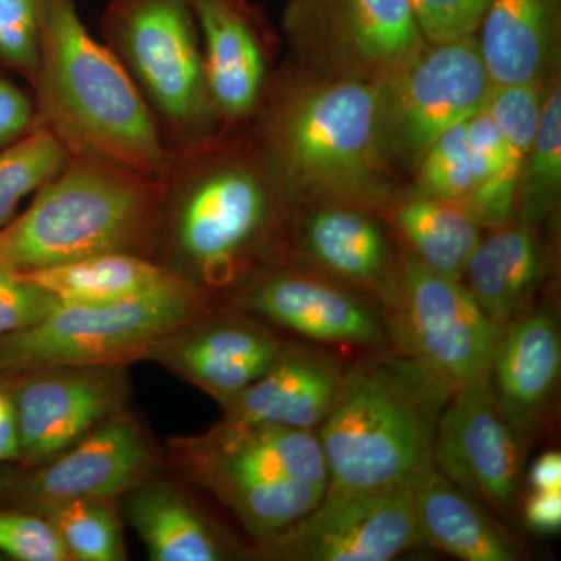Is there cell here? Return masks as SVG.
<instances>
[{
    "instance_id": "1",
    "label": "cell",
    "mask_w": 561,
    "mask_h": 561,
    "mask_svg": "<svg viewBox=\"0 0 561 561\" xmlns=\"http://www.w3.org/2000/svg\"><path fill=\"white\" fill-rule=\"evenodd\" d=\"M36 125L69 154L162 180L172 151L135 80L81 21L76 0H39Z\"/></svg>"
},
{
    "instance_id": "2",
    "label": "cell",
    "mask_w": 561,
    "mask_h": 561,
    "mask_svg": "<svg viewBox=\"0 0 561 561\" xmlns=\"http://www.w3.org/2000/svg\"><path fill=\"white\" fill-rule=\"evenodd\" d=\"M261 150L287 201L381 206L391 190L381 84L345 77L279 92Z\"/></svg>"
},
{
    "instance_id": "3",
    "label": "cell",
    "mask_w": 561,
    "mask_h": 561,
    "mask_svg": "<svg viewBox=\"0 0 561 561\" xmlns=\"http://www.w3.org/2000/svg\"><path fill=\"white\" fill-rule=\"evenodd\" d=\"M262 158L257 168L224 157L209 139L172 151L153 260L206 297L241 283L271 231L275 195L283 190Z\"/></svg>"
},
{
    "instance_id": "4",
    "label": "cell",
    "mask_w": 561,
    "mask_h": 561,
    "mask_svg": "<svg viewBox=\"0 0 561 561\" xmlns=\"http://www.w3.org/2000/svg\"><path fill=\"white\" fill-rule=\"evenodd\" d=\"M162 201V180L101 158L69 154L28 208L0 230V271H43L103 253L153 260Z\"/></svg>"
},
{
    "instance_id": "5",
    "label": "cell",
    "mask_w": 561,
    "mask_h": 561,
    "mask_svg": "<svg viewBox=\"0 0 561 561\" xmlns=\"http://www.w3.org/2000/svg\"><path fill=\"white\" fill-rule=\"evenodd\" d=\"M451 391L408 357L346 370L337 400L317 430L330 485H404L432 467L435 431Z\"/></svg>"
},
{
    "instance_id": "6",
    "label": "cell",
    "mask_w": 561,
    "mask_h": 561,
    "mask_svg": "<svg viewBox=\"0 0 561 561\" xmlns=\"http://www.w3.org/2000/svg\"><path fill=\"white\" fill-rule=\"evenodd\" d=\"M206 295L184 279L111 302H60L44 319L0 337V382L72 365L128 364L205 312Z\"/></svg>"
},
{
    "instance_id": "7",
    "label": "cell",
    "mask_w": 561,
    "mask_h": 561,
    "mask_svg": "<svg viewBox=\"0 0 561 561\" xmlns=\"http://www.w3.org/2000/svg\"><path fill=\"white\" fill-rule=\"evenodd\" d=\"M102 32L153 111L169 149L208 139L217 117L191 0H106Z\"/></svg>"
},
{
    "instance_id": "8",
    "label": "cell",
    "mask_w": 561,
    "mask_h": 561,
    "mask_svg": "<svg viewBox=\"0 0 561 561\" xmlns=\"http://www.w3.org/2000/svg\"><path fill=\"white\" fill-rule=\"evenodd\" d=\"M401 300L387 317L389 337L449 391L490 376L502 330L463 280L446 278L413 256L400 264Z\"/></svg>"
},
{
    "instance_id": "9",
    "label": "cell",
    "mask_w": 561,
    "mask_h": 561,
    "mask_svg": "<svg viewBox=\"0 0 561 561\" xmlns=\"http://www.w3.org/2000/svg\"><path fill=\"white\" fill-rule=\"evenodd\" d=\"M379 84L387 153L413 164L438 136L481 113L493 88L476 35L427 44Z\"/></svg>"
},
{
    "instance_id": "10",
    "label": "cell",
    "mask_w": 561,
    "mask_h": 561,
    "mask_svg": "<svg viewBox=\"0 0 561 561\" xmlns=\"http://www.w3.org/2000/svg\"><path fill=\"white\" fill-rule=\"evenodd\" d=\"M257 556L283 561H389L416 545L411 482L357 490L328 483L317 507L257 542Z\"/></svg>"
},
{
    "instance_id": "11",
    "label": "cell",
    "mask_w": 561,
    "mask_h": 561,
    "mask_svg": "<svg viewBox=\"0 0 561 561\" xmlns=\"http://www.w3.org/2000/svg\"><path fill=\"white\" fill-rule=\"evenodd\" d=\"M154 468L150 442L138 420L124 411L47 463L0 476V497L9 507L38 515L69 501H117L154 476Z\"/></svg>"
},
{
    "instance_id": "12",
    "label": "cell",
    "mask_w": 561,
    "mask_h": 561,
    "mask_svg": "<svg viewBox=\"0 0 561 561\" xmlns=\"http://www.w3.org/2000/svg\"><path fill=\"white\" fill-rule=\"evenodd\" d=\"M127 368L128 364L72 365L2 381L16 411L24 468L47 463L103 421L128 411Z\"/></svg>"
},
{
    "instance_id": "13",
    "label": "cell",
    "mask_w": 561,
    "mask_h": 561,
    "mask_svg": "<svg viewBox=\"0 0 561 561\" xmlns=\"http://www.w3.org/2000/svg\"><path fill=\"white\" fill-rule=\"evenodd\" d=\"M286 28L306 49L341 50L350 77L378 83L427 46L409 0H287Z\"/></svg>"
},
{
    "instance_id": "14",
    "label": "cell",
    "mask_w": 561,
    "mask_h": 561,
    "mask_svg": "<svg viewBox=\"0 0 561 561\" xmlns=\"http://www.w3.org/2000/svg\"><path fill=\"white\" fill-rule=\"evenodd\" d=\"M519 448L485 376L453 391L438 419L432 465L454 485L505 511L518 490Z\"/></svg>"
},
{
    "instance_id": "15",
    "label": "cell",
    "mask_w": 561,
    "mask_h": 561,
    "mask_svg": "<svg viewBox=\"0 0 561 561\" xmlns=\"http://www.w3.org/2000/svg\"><path fill=\"white\" fill-rule=\"evenodd\" d=\"M239 311L321 343L382 345L389 324L378 308L342 286L300 272H265L239 287Z\"/></svg>"
},
{
    "instance_id": "16",
    "label": "cell",
    "mask_w": 561,
    "mask_h": 561,
    "mask_svg": "<svg viewBox=\"0 0 561 561\" xmlns=\"http://www.w3.org/2000/svg\"><path fill=\"white\" fill-rule=\"evenodd\" d=\"M283 343L261 321L239 316L195 317L147 350L183 381L224 404L256 381Z\"/></svg>"
},
{
    "instance_id": "17",
    "label": "cell",
    "mask_w": 561,
    "mask_h": 561,
    "mask_svg": "<svg viewBox=\"0 0 561 561\" xmlns=\"http://www.w3.org/2000/svg\"><path fill=\"white\" fill-rule=\"evenodd\" d=\"M181 471H220L253 478L291 479L328 486L327 460L316 431L279 424L219 423L198 437L171 443Z\"/></svg>"
},
{
    "instance_id": "18",
    "label": "cell",
    "mask_w": 561,
    "mask_h": 561,
    "mask_svg": "<svg viewBox=\"0 0 561 561\" xmlns=\"http://www.w3.org/2000/svg\"><path fill=\"white\" fill-rule=\"evenodd\" d=\"M345 373L342 362L319 346L280 345L267 370L221 404L225 416L220 423L317 431L337 400Z\"/></svg>"
},
{
    "instance_id": "19",
    "label": "cell",
    "mask_w": 561,
    "mask_h": 561,
    "mask_svg": "<svg viewBox=\"0 0 561 561\" xmlns=\"http://www.w3.org/2000/svg\"><path fill=\"white\" fill-rule=\"evenodd\" d=\"M201 33L206 87L217 121L251 116L264 98L268 60L247 0H191Z\"/></svg>"
},
{
    "instance_id": "20",
    "label": "cell",
    "mask_w": 561,
    "mask_h": 561,
    "mask_svg": "<svg viewBox=\"0 0 561 561\" xmlns=\"http://www.w3.org/2000/svg\"><path fill=\"white\" fill-rule=\"evenodd\" d=\"M560 368V330L551 312L530 309L505 324L490 382L502 419L522 445L540 430Z\"/></svg>"
},
{
    "instance_id": "21",
    "label": "cell",
    "mask_w": 561,
    "mask_h": 561,
    "mask_svg": "<svg viewBox=\"0 0 561 561\" xmlns=\"http://www.w3.org/2000/svg\"><path fill=\"white\" fill-rule=\"evenodd\" d=\"M301 247L324 271L370 291L390 312L400 305V267L364 209L327 205L316 210L302 228Z\"/></svg>"
},
{
    "instance_id": "22",
    "label": "cell",
    "mask_w": 561,
    "mask_h": 561,
    "mask_svg": "<svg viewBox=\"0 0 561 561\" xmlns=\"http://www.w3.org/2000/svg\"><path fill=\"white\" fill-rule=\"evenodd\" d=\"M125 515L153 561H224L236 542L176 483L151 476L125 494Z\"/></svg>"
},
{
    "instance_id": "23",
    "label": "cell",
    "mask_w": 561,
    "mask_h": 561,
    "mask_svg": "<svg viewBox=\"0 0 561 561\" xmlns=\"http://www.w3.org/2000/svg\"><path fill=\"white\" fill-rule=\"evenodd\" d=\"M478 33L491 83H542L560 50L561 0H490Z\"/></svg>"
},
{
    "instance_id": "24",
    "label": "cell",
    "mask_w": 561,
    "mask_h": 561,
    "mask_svg": "<svg viewBox=\"0 0 561 561\" xmlns=\"http://www.w3.org/2000/svg\"><path fill=\"white\" fill-rule=\"evenodd\" d=\"M546 268L548 262L534 225L508 221L494 228L472 251L463 275L465 286L483 313L504 328L530 311Z\"/></svg>"
},
{
    "instance_id": "25",
    "label": "cell",
    "mask_w": 561,
    "mask_h": 561,
    "mask_svg": "<svg viewBox=\"0 0 561 561\" xmlns=\"http://www.w3.org/2000/svg\"><path fill=\"white\" fill-rule=\"evenodd\" d=\"M416 545L432 546L465 561H513L515 546L467 491L434 465L411 482Z\"/></svg>"
},
{
    "instance_id": "26",
    "label": "cell",
    "mask_w": 561,
    "mask_h": 561,
    "mask_svg": "<svg viewBox=\"0 0 561 561\" xmlns=\"http://www.w3.org/2000/svg\"><path fill=\"white\" fill-rule=\"evenodd\" d=\"M60 302H111L149 294L181 279L149 256L103 253L22 273Z\"/></svg>"
},
{
    "instance_id": "27",
    "label": "cell",
    "mask_w": 561,
    "mask_h": 561,
    "mask_svg": "<svg viewBox=\"0 0 561 561\" xmlns=\"http://www.w3.org/2000/svg\"><path fill=\"white\" fill-rule=\"evenodd\" d=\"M187 476L230 508L256 542L268 540L308 515L327 490V486L291 479L253 478L231 472L197 471Z\"/></svg>"
},
{
    "instance_id": "28",
    "label": "cell",
    "mask_w": 561,
    "mask_h": 561,
    "mask_svg": "<svg viewBox=\"0 0 561 561\" xmlns=\"http://www.w3.org/2000/svg\"><path fill=\"white\" fill-rule=\"evenodd\" d=\"M394 225L420 264L446 278L463 280L481 227L460 206L415 195L394 209Z\"/></svg>"
},
{
    "instance_id": "29",
    "label": "cell",
    "mask_w": 561,
    "mask_h": 561,
    "mask_svg": "<svg viewBox=\"0 0 561 561\" xmlns=\"http://www.w3.org/2000/svg\"><path fill=\"white\" fill-rule=\"evenodd\" d=\"M472 191L467 210L479 227L508 224L518 209L519 180L526 158L508 146L485 111L467 122Z\"/></svg>"
},
{
    "instance_id": "30",
    "label": "cell",
    "mask_w": 561,
    "mask_h": 561,
    "mask_svg": "<svg viewBox=\"0 0 561 561\" xmlns=\"http://www.w3.org/2000/svg\"><path fill=\"white\" fill-rule=\"evenodd\" d=\"M561 191V90L545 91L540 122L519 180V220L540 224L556 209Z\"/></svg>"
},
{
    "instance_id": "31",
    "label": "cell",
    "mask_w": 561,
    "mask_h": 561,
    "mask_svg": "<svg viewBox=\"0 0 561 561\" xmlns=\"http://www.w3.org/2000/svg\"><path fill=\"white\" fill-rule=\"evenodd\" d=\"M41 515L57 534L69 561L127 560L117 501H69Z\"/></svg>"
},
{
    "instance_id": "32",
    "label": "cell",
    "mask_w": 561,
    "mask_h": 561,
    "mask_svg": "<svg viewBox=\"0 0 561 561\" xmlns=\"http://www.w3.org/2000/svg\"><path fill=\"white\" fill-rule=\"evenodd\" d=\"M68 158L60 140L39 125L0 149V230L16 217L25 197L61 172Z\"/></svg>"
},
{
    "instance_id": "33",
    "label": "cell",
    "mask_w": 561,
    "mask_h": 561,
    "mask_svg": "<svg viewBox=\"0 0 561 561\" xmlns=\"http://www.w3.org/2000/svg\"><path fill=\"white\" fill-rule=\"evenodd\" d=\"M416 165L419 194L467 208L472 191L467 122L438 136Z\"/></svg>"
},
{
    "instance_id": "34",
    "label": "cell",
    "mask_w": 561,
    "mask_h": 561,
    "mask_svg": "<svg viewBox=\"0 0 561 561\" xmlns=\"http://www.w3.org/2000/svg\"><path fill=\"white\" fill-rule=\"evenodd\" d=\"M39 0H0V62L28 81L38 69Z\"/></svg>"
},
{
    "instance_id": "35",
    "label": "cell",
    "mask_w": 561,
    "mask_h": 561,
    "mask_svg": "<svg viewBox=\"0 0 561 561\" xmlns=\"http://www.w3.org/2000/svg\"><path fill=\"white\" fill-rule=\"evenodd\" d=\"M0 556L18 561H69L43 515L14 507H0Z\"/></svg>"
},
{
    "instance_id": "36",
    "label": "cell",
    "mask_w": 561,
    "mask_h": 561,
    "mask_svg": "<svg viewBox=\"0 0 561 561\" xmlns=\"http://www.w3.org/2000/svg\"><path fill=\"white\" fill-rule=\"evenodd\" d=\"M427 44L478 35L490 0H409Z\"/></svg>"
},
{
    "instance_id": "37",
    "label": "cell",
    "mask_w": 561,
    "mask_h": 561,
    "mask_svg": "<svg viewBox=\"0 0 561 561\" xmlns=\"http://www.w3.org/2000/svg\"><path fill=\"white\" fill-rule=\"evenodd\" d=\"M60 300L27 276L0 271V337L38 323Z\"/></svg>"
},
{
    "instance_id": "38",
    "label": "cell",
    "mask_w": 561,
    "mask_h": 561,
    "mask_svg": "<svg viewBox=\"0 0 561 561\" xmlns=\"http://www.w3.org/2000/svg\"><path fill=\"white\" fill-rule=\"evenodd\" d=\"M36 127L35 99L13 81L0 77V149Z\"/></svg>"
},
{
    "instance_id": "39",
    "label": "cell",
    "mask_w": 561,
    "mask_h": 561,
    "mask_svg": "<svg viewBox=\"0 0 561 561\" xmlns=\"http://www.w3.org/2000/svg\"><path fill=\"white\" fill-rule=\"evenodd\" d=\"M524 522L538 534H556L561 527V490H530L524 504Z\"/></svg>"
},
{
    "instance_id": "40",
    "label": "cell",
    "mask_w": 561,
    "mask_h": 561,
    "mask_svg": "<svg viewBox=\"0 0 561 561\" xmlns=\"http://www.w3.org/2000/svg\"><path fill=\"white\" fill-rule=\"evenodd\" d=\"M16 411L5 383L0 382V465L20 460Z\"/></svg>"
},
{
    "instance_id": "41",
    "label": "cell",
    "mask_w": 561,
    "mask_h": 561,
    "mask_svg": "<svg viewBox=\"0 0 561 561\" xmlns=\"http://www.w3.org/2000/svg\"><path fill=\"white\" fill-rule=\"evenodd\" d=\"M530 490H561V456L557 451L541 454L531 463L529 471Z\"/></svg>"
},
{
    "instance_id": "42",
    "label": "cell",
    "mask_w": 561,
    "mask_h": 561,
    "mask_svg": "<svg viewBox=\"0 0 561 561\" xmlns=\"http://www.w3.org/2000/svg\"><path fill=\"white\" fill-rule=\"evenodd\" d=\"M0 560H3V557H0Z\"/></svg>"
}]
</instances>
